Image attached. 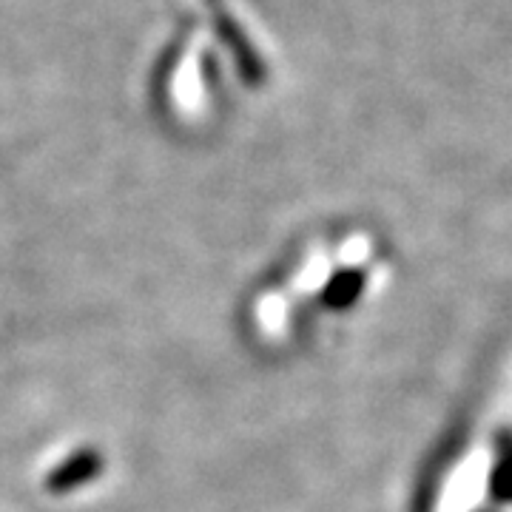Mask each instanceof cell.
Returning <instances> with one entry per match:
<instances>
[{"label": "cell", "mask_w": 512, "mask_h": 512, "mask_svg": "<svg viewBox=\"0 0 512 512\" xmlns=\"http://www.w3.org/2000/svg\"><path fill=\"white\" fill-rule=\"evenodd\" d=\"M103 467H106V461H103V456L97 450H80L72 458L60 461L55 470L46 476V490L55 495L72 493V490L100 476Z\"/></svg>", "instance_id": "1"}, {"label": "cell", "mask_w": 512, "mask_h": 512, "mask_svg": "<svg viewBox=\"0 0 512 512\" xmlns=\"http://www.w3.org/2000/svg\"><path fill=\"white\" fill-rule=\"evenodd\" d=\"M365 291V274L359 268H345L330 279L322 291V305L330 311H345Z\"/></svg>", "instance_id": "2"}, {"label": "cell", "mask_w": 512, "mask_h": 512, "mask_svg": "<svg viewBox=\"0 0 512 512\" xmlns=\"http://www.w3.org/2000/svg\"><path fill=\"white\" fill-rule=\"evenodd\" d=\"M490 498L495 504H512V433L498 436V458L490 473Z\"/></svg>", "instance_id": "3"}]
</instances>
